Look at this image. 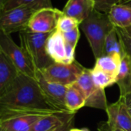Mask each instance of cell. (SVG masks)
Instances as JSON below:
<instances>
[{"label":"cell","mask_w":131,"mask_h":131,"mask_svg":"<svg viewBox=\"0 0 131 131\" xmlns=\"http://www.w3.org/2000/svg\"><path fill=\"white\" fill-rule=\"evenodd\" d=\"M0 107L18 111H55L46 100L38 81L19 73L12 85L0 96Z\"/></svg>","instance_id":"6da1fadb"},{"label":"cell","mask_w":131,"mask_h":131,"mask_svg":"<svg viewBox=\"0 0 131 131\" xmlns=\"http://www.w3.org/2000/svg\"><path fill=\"white\" fill-rule=\"evenodd\" d=\"M80 27L89 42L95 59L103 56L106 38L115 28L107 14L94 9Z\"/></svg>","instance_id":"7a4b0ae2"},{"label":"cell","mask_w":131,"mask_h":131,"mask_svg":"<svg viewBox=\"0 0 131 131\" xmlns=\"http://www.w3.org/2000/svg\"><path fill=\"white\" fill-rule=\"evenodd\" d=\"M45 7H52L51 0H37L0 13V30L7 35L28 30L34 14Z\"/></svg>","instance_id":"3957f363"},{"label":"cell","mask_w":131,"mask_h":131,"mask_svg":"<svg viewBox=\"0 0 131 131\" xmlns=\"http://www.w3.org/2000/svg\"><path fill=\"white\" fill-rule=\"evenodd\" d=\"M51 33H36L28 30L19 32L21 47L25 50L35 71H42L54 63L46 51Z\"/></svg>","instance_id":"277c9868"},{"label":"cell","mask_w":131,"mask_h":131,"mask_svg":"<svg viewBox=\"0 0 131 131\" xmlns=\"http://www.w3.org/2000/svg\"><path fill=\"white\" fill-rule=\"evenodd\" d=\"M54 111H18L0 107V127L9 131H30L41 118Z\"/></svg>","instance_id":"5b68a950"},{"label":"cell","mask_w":131,"mask_h":131,"mask_svg":"<svg viewBox=\"0 0 131 131\" xmlns=\"http://www.w3.org/2000/svg\"><path fill=\"white\" fill-rule=\"evenodd\" d=\"M0 51L9 58L20 73L36 79V71L25 50L15 44L10 35L1 30Z\"/></svg>","instance_id":"8992f818"},{"label":"cell","mask_w":131,"mask_h":131,"mask_svg":"<svg viewBox=\"0 0 131 131\" xmlns=\"http://www.w3.org/2000/svg\"><path fill=\"white\" fill-rule=\"evenodd\" d=\"M84 68V67L75 61L72 64L54 62L40 71L49 81L68 87L77 81Z\"/></svg>","instance_id":"52a82bcc"},{"label":"cell","mask_w":131,"mask_h":131,"mask_svg":"<svg viewBox=\"0 0 131 131\" xmlns=\"http://www.w3.org/2000/svg\"><path fill=\"white\" fill-rule=\"evenodd\" d=\"M76 83L83 91L86 99V107L107 110L108 104L105 90L97 87L93 81L91 69L84 68L78 78Z\"/></svg>","instance_id":"ba28073f"},{"label":"cell","mask_w":131,"mask_h":131,"mask_svg":"<svg viewBox=\"0 0 131 131\" xmlns=\"http://www.w3.org/2000/svg\"><path fill=\"white\" fill-rule=\"evenodd\" d=\"M63 12L53 8L45 7L36 12L31 18L28 30L36 33H52L57 29L58 21Z\"/></svg>","instance_id":"9c48e42d"},{"label":"cell","mask_w":131,"mask_h":131,"mask_svg":"<svg viewBox=\"0 0 131 131\" xmlns=\"http://www.w3.org/2000/svg\"><path fill=\"white\" fill-rule=\"evenodd\" d=\"M36 80L48 101V102L57 111H69L65 104L66 86L54 83L47 80L40 71H36Z\"/></svg>","instance_id":"30bf717a"},{"label":"cell","mask_w":131,"mask_h":131,"mask_svg":"<svg viewBox=\"0 0 131 131\" xmlns=\"http://www.w3.org/2000/svg\"><path fill=\"white\" fill-rule=\"evenodd\" d=\"M76 112L56 111L41 118L30 131H62L74 121Z\"/></svg>","instance_id":"8fae6325"},{"label":"cell","mask_w":131,"mask_h":131,"mask_svg":"<svg viewBox=\"0 0 131 131\" xmlns=\"http://www.w3.org/2000/svg\"><path fill=\"white\" fill-rule=\"evenodd\" d=\"M106 112L110 124L123 130L131 131V115L122 97L108 105Z\"/></svg>","instance_id":"7c38bea8"},{"label":"cell","mask_w":131,"mask_h":131,"mask_svg":"<svg viewBox=\"0 0 131 131\" xmlns=\"http://www.w3.org/2000/svg\"><path fill=\"white\" fill-rule=\"evenodd\" d=\"M48 56L55 63H66V41L63 34L58 30L51 33L46 43Z\"/></svg>","instance_id":"4fadbf2b"},{"label":"cell","mask_w":131,"mask_h":131,"mask_svg":"<svg viewBox=\"0 0 131 131\" xmlns=\"http://www.w3.org/2000/svg\"><path fill=\"white\" fill-rule=\"evenodd\" d=\"M94 9V0H68L62 12L64 15L75 18L81 24Z\"/></svg>","instance_id":"5bb4252c"},{"label":"cell","mask_w":131,"mask_h":131,"mask_svg":"<svg viewBox=\"0 0 131 131\" xmlns=\"http://www.w3.org/2000/svg\"><path fill=\"white\" fill-rule=\"evenodd\" d=\"M19 73L9 58L0 51V96L12 85Z\"/></svg>","instance_id":"9a60e30c"},{"label":"cell","mask_w":131,"mask_h":131,"mask_svg":"<svg viewBox=\"0 0 131 131\" xmlns=\"http://www.w3.org/2000/svg\"><path fill=\"white\" fill-rule=\"evenodd\" d=\"M116 84L120 89V97L131 94V60L127 55L121 59L119 72L116 78Z\"/></svg>","instance_id":"2e32d148"},{"label":"cell","mask_w":131,"mask_h":131,"mask_svg":"<svg viewBox=\"0 0 131 131\" xmlns=\"http://www.w3.org/2000/svg\"><path fill=\"white\" fill-rule=\"evenodd\" d=\"M111 22L115 28L131 26V7L122 3L115 5L107 14Z\"/></svg>","instance_id":"e0dca14e"},{"label":"cell","mask_w":131,"mask_h":131,"mask_svg":"<svg viewBox=\"0 0 131 131\" xmlns=\"http://www.w3.org/2000/svg\"><path fill=\"white\" fill-rule=\"evenodd\" d=\"M65 104L67 109L71 112L78 111L86 104L84 94L76 82L67 88L65 94Z\"/></svg>","instance_id":"ac0fdd59"},{"label":"cell","mask_w":131,"mask_h":131,"mask_svg":"<svg viewBox=\"0 0 131 131\" xmlns=\"http://www.w3.org/2000/svg\"><path fill=\"white\" fill-rule=\"evenodd\" d=\"M121 59L122 56L118 54H104L96 59L94 67L111 74L114 78H117Z\"/></svg>","instance_id":"d6986e66"},{"label":"cell","mask_w":131,"mask_h":131,"mask_svg":"<svg viewBox=\"0 0 131 131\" xmlns=\"http://www.w3.org/2000/svg\"><path fill=\"white\" fill-rule=\"evenodd\" d=\"M118 54L122 57L124 55L123 48L118 38L116 28H114L107 36L104 45V54Z\"/></svg>","instance_id":"ffe728a7"},{"label":"cell","mask_w":131,"mask_h":131,"mask_svg":"<svg viewBox=\"0 0 131 131\" xmlns=\"http://www.w3.org/2000/svg\"><path fill=\"white\" fill-rule=\"evenodd\" d=\"M91 74L94 83L102 89L116 84V78L95 67L91 69Z\"/></svg>","instance_id":"44dd1931"},{"label":"cell","mask_w":131,"mask_h":131,"mask_svg":"<svg viewBox=\"0 0 131 131\" xmlns=\"http://www.w3.org/2000/svg\"><path fill=\"white\" fill-rule=\"evenodd\" d=\"M120 39L124 55L131 60V26L127 28H115Z\"/></svg>","instance_id":"7402d4cb"},{"label":"cell","mask_w":131,"mask_h":131,"mask_svg":"<svg viewBox=\"0 0 131 131\" xmlns=\"http://www.w3.org/2000/svg\"><path fill=\"white\" fill-rule=\"evenodd\" d=\"M80 23L74 18L67 16L63 14V15L60 18L58 21V24L57 26V30L64 33L72 31L76 28L80 27Z\"/></svg>","instance_id":"603a6c76"},{"label":"cell","mask_w":131,"mask_h":131,"mask_svg":"<svg viewBox=\"0 0 131 131\" xmlns=\"http://www.w3.org/2000/svg\"><path fill=\"white\" fill-rule=\"evenodd\" d=\"M94 9L98 12L108 14L113 6L121 3L122 0H94Z\"/></svg>","instance_id":"cb8c5ba5"},{"label":"cell","mask_w":131,"mask_h":131,"mask_svg":"<svg viewBox=\"0 0 131 131\" xmlns=\"http://www.w3.org/2000/svg\"><path fill=\"white\" fill-rule=\"evenodd\" d=\"M36 1L37 0H5V2L0 6V12L8 11L16 7L28 5Z\"/></svg>","instance_id":"d4e9b609"},{"label":"cell","mask_w":131,"mask_h":131,"mask_svg":"<svg viewBox=\"0 0 131 131\" xmlns=\"http://www.w3.org/2000/svg\"><path fill=\"white\" fill-rule=\"evenodd\" d=\"M62 33V32H61ZM63 36L64 38V40L67 43L70 44L71 45H72L73 47L76 48L78 42L79 41L80 38V30H79V27L76 28L75 29L68 31V32H64L62 33Z\"/></svg>","instance_id":"484cf974"},{"label":"cell","mask_w":131,"mask_h":131,"mask_svg":"<svg viewBox=\"0 0 131 131\" xmlns=\"http://www.w3.org/2000/svg\"><path fill=\"white\" fill-rule=\"evenodd\" d=\"M98 131H124L110 124L108 121H101L97 125Z\"/></svg>","instance_id":"4316f807"},{"label":"cell","mask_w":131,"mask_h":131,"mask_svg":"<svg viewBox=\"0 0 131 131\" xmlns=\"http://www.w3.org/2000/svg\"><path fill=\"white\" fill-rule=\"evenodd\" d=\"M123 98L124 101V104L129 111V113L131 115V94L127 95V96H125V97H121Z\"/></svg>","instance_id":"83f0119b"},{"label":"cell","mask_w":131,"mask_h":131,"mask_svg":"<svg viewBox=\"0 0 131 131\" xmlns=\"http://www.w3.org/2000/svg\"><path fill=\"white\" fill-rule=\"evenodd\" d=\"M74 121H72L71 123H70L64 130L62 131H70L72 128H73V126H74Z\"/></svg>","instance_id":"f1b7e54d"},{"label":"cell","mask_w":131,"mask_h":131,"mask_svg":"<svg viewBox=\"0 0 131 131\" xmlns=\"http://www.w3.org/2000/svg\"><path fill=\"white\" fill-rule=\"evenodd\" d=\"M121 3L123 5H127V6L131 7V0H122Z\"/></svg>","instance_id":"f546056e"},{"label":"cell","mask_w":131,"mask_h":131,"mask_svg":"<svg viewBox=\"0 0 131 131\" xmlns=\"http://www.w3.org/2000/svg\"><path fill=\"white\" fill-rule=\"evenodd\" d=\"M70 131H81V129H78V128H72Z\"/></svg>","instance_id":"4dcf8cb0"},{"label":"cell","mask_w":131,"mask_h":131,"mask_svg":"<svg viewBox=\"0 0 131 131\" xmlns=\"http://www.w3.org/2000/svg\"><path fill=\"white\" fill-rule=\"evenodd\" d=\"M81 130V131H91L89 129H88V128H82Z\"/></svg>","instance_id":"1f68e13d"},{"label":"cell","mask_w":131,"mask_h":131,"mask_svg":"<svg viewBox=\"0 0 131 131\" xmlns=\"http://www.w3.org/2000/svg\"><path fill=\"white\" fill-rule=\"evenodd\" d=\"M0 131H9V130H8L7 129H5V128H3V127H0Z\"/></svg>","instance_id":"d6a6232c"}]
</instances>
